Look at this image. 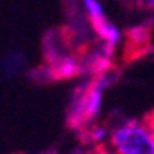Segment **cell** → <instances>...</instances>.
<instances>
[{"label":"cell","mask_w":154,"mask_h":154,"mask_svg":"<svg viewBox=\"0 0 154 154\" xmlns=\"http://www.w3.org/2000/svg\"><path fill=\"white\" fill-rule=\"evenodd\" d=\"M149 5H151V7H154V0H149Z\"/></svg>","instance_id":"obj_7"},{"label":"cell","mask_w":154,"mask_h":154,"mask_svg":"<svg viewBox=\"0 0 154 154\" xmlns=\"http://www.w3.org/2000/svg\"><path fill=\"white\" fill-rule=\"evenodd\" d=\"M142 124L147 127V131L151 132V136H152V139H154V110L146 115V119L142 120Z\"/></svg>","instance_id":"obj_6"},{"label":"cell","mask_w":154,"mask_h":154,"mask_svg":"<svg viewBox=\"0 0 154 154\" xmlns=\"http://www.w3.org/2000/svg\"><path fill=\"white\" fill-rule=\"evenodd\" d=\"M44 80H69L85 73L83 61L75 56H56L48 61L46 66L39 68Z\"/></svg>","instance_id":"obj_2"},{"label":"cell","mask_w":154,"mask_h":154,"mask_svg":"<svg viewBox=\"0 0 154 154\" xmlns=\"http://www.w3.org/2000/svg\"><path fill=\"white\" fill-rule=\"evenodd\" d=\"M83 5H85V10L88 17H100L103 15V9H102V4L98 0H83Z\"/></svg>","instance_id":"obj_5"},{"label":"cell","mask_w":154,"mask_h":154,"mask_svg":"<svg viewBox=\"0 0 154 154\" xmlns=\"http://www.w3.org/2000/svg\"><path fill=\"white\" fill-rule=\"evenodd\" d=\"M112 149L120 154H154V139L147 127L137 120H127L110 136Z\"/></svg>","instance_id":"obj_1"},{"label":"cell","mask_w":154,"mask_h":154,"mask_svg":"<svg viewBox=\"0 0 154 154\" xmlns=\"http://www.w3.org/2000/svg\"><path fill=\"white\" fill-rule=\"evenodd\" d=\"M127 39L131 42V48H134V49H144V46L151 39V34L146 27L139 26V27H132L131 31L127 32Z\"/></svg>","instance_id":"obj_4"},{"label":"cell","mask_w":154,"mask_h":154,"mask_svg":"<svg viewBox=\"0 0 154 154\" xmlns=\"http://www.w3.org/2000/svg\"><path fill=\"white\" fill-rule=\"evenodd\" d=\"M91 27L97 32V36L102 39L103 42H109L112 46H117L120 41V31H119L112 22H109L103 15L100 17H90Z\"/></svg>","instance_id":"obj_3"}]
</instances>
